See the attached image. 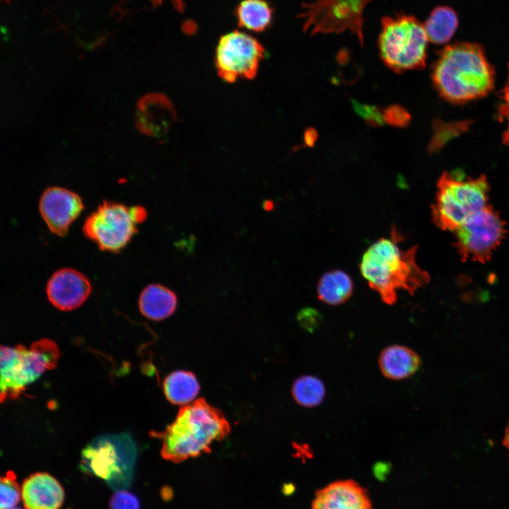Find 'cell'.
<instances>
[{
  "label": "cell",
  "mask_w": 509,
  "mask_h": 509,
  "mask_svg": "<svg viewBox=\"0 0 509 509\" xmlns=\"http://www.w3.org/2000/svg\"><path fill=\"white\" fill-rule=\"evenodd\" d=\"M424 27L429 41L444 44L452 38L457 29V16L448 6H438L430 13Z\"/></svg>",
  "instance_id": "21"
},
{
  "label": "cell",
  "mask_w": 509,
  "mask_h": 509,
  "mask_svg": "<svg viewBox=\"0 0 509 509\" xmlns=\"http://www.w3.org/2000/svg\"><path fill=\"white\" fill-rule=\"evenodd\" d=\"M21 496L26 509H59L64 492L59 481L47 473H35L23 483Z\"/></svg>",
  "instance_id": "16"
},
{
  "label": "cell",
  "mask_w": 509,
  "mask_h": 509,
  "mask_svg": "<svg viewBox=\"0 0 509 509\" xmlns=\"http://www.w3.org/2000/svg\"><path fill=\"white\" fill-rule=\"evenodd\" d=\"M295 401L305 407L319 405L325 396L322 381L313 375H303L295 380L291 389Z\"/></svg>",
  "instance_id": "23"
},
{
  "label": "cell",
  "mask_w": 509,
  "mask_h": 509,
  "mask_svg": "<svg viewBox=\"0 0 509 509\" xmlns=\"http://www.w3.org/2000/svg\"><path fill=\"white\" fill-rule=\"evenodd\" d=\"M84 206L75 192L59 187H49L42 193L39 203L40 214L49 230L64 236L70 225L81 213Z\"/></svg>",
  "instance_id": "12"
},
{
  "label": "cell",
  "mask_w": 509,
  "mask_h": 509,
  "mask_svg": "<svg viewBox=\"0 0 509 509\" xmlns=\"http://www.w3.org/2000/svg\"><path fill=\"white\" fill-rule=\"evenodd\" d=\"M311 509H373L367 491L351 479L334 481L318 490Z\"/></svg>",
  "instance_id": "15"
},
{
  "label": "cell",
  "mask_w": 509,
  "mask_h": 509,
  "mask_svg": "<svg viewBox=\"0 0 509 509\" xmlns=\"http://www.w3.org/2000/svg\"><path fill=\"white\" fill-rule=\"evenodd\" d=\"M378 38L380 55L397 72L425 65L428 40L424 25L413 16H385Z\"/></svg>",
  "instance_id": "6"
},
{
  "label": "cell",
  "mask_w": 509,
  "mask_h": 509,
  "mask_svg": "<svg viewBox=\"0 0 509 509\" xmlns=\"http://www.w3.org/2000/svg\"><path fill=\"white\" fill-rule=\"evenodd\" d=\"M15 474L10 471L1 478L0 508H13L20 501L21 490Z\"/></svg>",
  "instance_id": "24"
},
{
  "label": "cell",
  "mask_w": 509,
  "mask_h": 509,
  "mask_svg": "<svg viewBox=\"0 0 509 509\" xmlns=\"http://www.w3.org/2000/svg\"><path fill=\"white\" fill-rule=\"evenodd\" d=\"M230 429L224 414L199 399L181 408L164 431L151 435L162 440V457L177 463L209 452L212 443L225 438Z\"/></svg>",
  "instance_id": "2"
},
{
  "label": "cell",
  "mask_w": 509,
  "mask_h": 509,
  "mask_svg": "<svg viewBox=\"0 0 509 509\" xmlns=\"http://www.w3.org/2000/svg\"><path fill=\"white\" fill-rule=\"evenodd\" d=\"M8 509H21V508H14V507H13V508H8Z\"/></svg>",
  "instance_id": "32"
},
{
  "label": "cell",
  "mask_w": 509,
  "mask_h": 509,
  "mask_svg": "<svg viewBox=\"0 0 509 509\" xmlns=\"http://www.w3.org/2000/svg\"><path fill=\"white\" fill-rule=\"evenodd\" d=\"M379 366L382 375L391 380H403L412 375L419 368V356L411 349L401 345L385 348L379 356Z\"/></svg>",
  "instance_id": "17"
},
{
  "label": "cell",
  "mask_w": 509,
  "mask_h": 509,
  "mask_svg": "<svg viewBox=\"0 0 509 509\" xmlns=\"http://www.w3.org/2000/svg\"><path fill=\"white\" fill-rule=\"evenodd\" d=\"M199 382L194 373L176 370L170 373L163 381V392L169 402L174 404L191 402L199 392Z\"/></svg>",
  "instance_id": "20"
},
{
  "label": "cell",
  "mask_w": 509,
  "mask_h": 509,
  "mask_svg": "<svg viewBox=\"0 0 509 509\" xmlns=\"http://www.w3.org/2000/svg\"><path fill=\"white\" fill-rule=\"evenodd\" d=\"M501 110V114L508 121V127L504 133L503 141L505 143L509 144V74L507 85L503 90V104Z\"/></svg>",
  "instance_id": "29"
},
{
  "label": "cell",
  "mask_w": 509,
  "mask_h": 509,
  "mask_svg": "<svg viewBox=\"0 0 509 509\" xmlns=\"http://www.w3.org/2000/svg\"><path fill=\"white\" fill-rule=\"evenodd\" d=\"M136 449L131 437L126 433L103 435L95 438L84 448V464L96 475L109 479L113 474L131 471Z\"/></svg>",
  "instance_id": "11"
},
{
  "label": "cell",
  "mask_w": 509,
  "mask_h": 509,
  "mask_svg": "<svg viewBox=\"0 0 509 509\" xmlns=\"http://www.w3.org/2000/svg\"><path fill=\"white\" fill-rule=\"evenodd\" d=\"M431 213L436 226L456 230L469 218L488 206L489 185L485 176L464 179L443 173L437 183Z\"/></svg>",
  "instance_id": "4"
},
{
  "label": "cell",
  "mask_w": 509,
  "mask_h": 509,
  "mask_svg": "<svg viewBox=\"0 0 509 509\" xmlns=\"http://www.w3.org/2000/svg\"><path fill=\"white\" fill-rule=\"evenodd\" d=\"M317 137V131L314 129L310 128L305 131L304 141L307 146H312L315 143Z\"/></svg>",
  "instance_id": "30"
},
{
  "label": "cell",
  "mask_w": 509,
  "mask_h": 509,
  "mask_svg": "<svg viewBox=\"0 0 509 509\" xmlns=\"http://www.w3.org/2000/svg\"><path fill=\"white\" fill-rule=\"evenodd\" d=\"M297 320L301 327L312 332L320 324L322 317L317 310L308 308L298 312Z\"/></svg>",
  "instance_id": "28"
},
{
  "label": "cell",
  "mask_w": 509,
  "mask_h": 509,
  "mask_svg": "<svg viewBox=\"0 0 509 509\" xmlns=\"http://www.w3.org/2000/svg\"><path fill=\"white\" fill-rule=\"evenodd\" d=\"M432 78L443 98L452 103H464L490 92L494 72L481 45L456 42L441 50Z\"/></svg>",
  "instance_id": "3"
},
{
  "label": "cell",
  "mask_w": 509,
  "mask_h": 509,
  "mask_svg": "<svg viewBox=\"0 0 509 509\" xmlns=\"http://www.w3.org/2000/svg\"><path fill=\"white\" fill-rule=\"evenodd\" d=\"M177 305L176 294L160 284H150L141 292L139 307L141 314L151 320H163L175 311Z\"/></svg>",
  "instance_id": "18"
},
{
  "label": "cell",
  "mask_w": 509,
  "mask_h": 509,
  "mask_svg": "<svg viewBox=\"0 0 509 509\" xmlns=\"http://www.w3.org/2000/svg\"><path fill=\"white\" fill-rule=\"evenodd\" d=\"M264 49L252 36L234 30L221 37L216 49V67L221 79L234 83L253 79L264 58Z\"/></svg>",
  "instance_id": "10"
},
{
  "label": "cell",
  "mask_w": 509,
  "mask_h": 509,
  "mask_svg": "<svg viewBox=\"0 0 509 509\" xmlns=\"http://www.w3.org/2000/svg\"><path fill=\"white\" fill-rule=\"evenodd\" d=\"M385 123L396 127H404L411 120V116L406 109L399 105H392L383 111Z\"/></svg>",
  "instance_id": "26"
},
{
  "label": "cell",
  "mask_w": 509,
  "mask_h": 509,
  "mask_svg": "<svg viewBox=\"0 0 509 509\" xmlns=\"http://www.w3.org/2000/svg\"><path fill=\"white\" fill-rule=\"evenodd\" d=\"M455 245L462 260L485 263L501 244L505 223L490 205L469 218L456 230Z\"/></svg>",
  "instance_id": "9"
},
{
  "label": "cell",
  "mask_w": 509,
  "mask_h": 509,
  "mask_svg": "<svg viewBox=\"0 0 509 509\" xmlns=\"http://www.w3.org/2000/svg\"><path fill=\"white\" fill-rule=\"evenodd\" d=\"M503 443H504V445H505V446L508 448V450H509V424H508V428H507V429H506V431H505V438H504V440H503Z\"/></svg>",
  "instance_id": "31"
},
{
  "label": "cell",
  "mask_w": 509,
  "mask_h": 509,
  "mask_svg": "<svg viewBox=\"0 0 509 509\" xmlns=\"http://www.w3.org/2000/svg\"><path fill=\"white\" fill-rule=\"evenodd\" d=\"M403 236L392 226L390 237L381 238L371 244L363 253L360 272L369 287L385 304L394 305L398 291L414 295L430 281L427 271L416 263L417 245L406 250L399 244Z\"/></svg>",
  "instance_id": "1"
},
{
  "label": "cell",
  "mask_w": 509,
  "mask_h": 509,
  "mask_svg": "<svg viewBox=\"0 0 509 509\" xmlns=\"http://www.w3.org/2000/svg\"><path fill=\"white\" fill-rule=\"evenodd\" d=\"M110 509H140L139 502L133 494L119 491L115 493L110 501Z\"/></svg>",
  "instance_id": "27"
},
{
  "label": "cell",
  "mask_w": 509,
  "mask_h": 509,
  "mask_svg": "<svg viewBox=\"0 0 509 509\" xmlns=\"http://www.w3.org/2000/svg\"><path fill=\"white\" fill-rule=\"evenodd\" d=\"M46 292L49 302L60 310L80 307L91 292V284L80 271L71 268L56 271L49 278Z\"/></svg>",
  "instance_id": "13"
},
{
  "label": "cell",
  "mask_w": 509,
  "mask_h": 509,
  "mask_svg": "<svg viewBox=\"0 0 509 509\" xmlns=\"http://www.w3.org/2000/svg\"><path fill=\"white\" fill-rule=\"evenodd\" d=\"M352 103L356 112L368 124L373 127H379L385 123L383 112H382L379 107L374 105L361 104L354 100H353Z\"/></svg>",
  "instance_id": "25"
},
{
  "label": "cell",
  "mask_w": 509,
  "mask_h": 509,
  "mask_svg": "<svg viewBox=\"0 0 509 509\" xmlns=\"http://www.w3.org/2000/svg\"><path fill=\"white\" fill-rule=\"evenodd\" d=\"M60 356L57 344L48 339L33 342L29 349L1 346V402L16 399L25 387L47 370L54 368Z\"/></svg>",
  "instance_id": "5"
},
{
  "label": "cell",
  "mask_w": 509,
  "mask_h": 509,
  "mask_svg": "<svg viewBox=\"0 0 509 509\" xmlns=\"http://www.w3.org/2000/svg\"><path fill=\"white\" fill-rule=\"evenodd\" d=\"M353 283L351 276L341 269L325 272L317 284V298L329 305H339L346 302L351 296Z\"/></svg>",
  "instance_id": "19"
},
{
  "label": "cell",
  "mask_w": 509,
  "mask_h": 509,
  "mask_svg": "<svg viewBox=\"0 0 509 509\" xmlns=\"http://www.w3.org/2000/svg\"><path fill=\"white\" fill-rule=\"evenodd\" d=\"M175 119V107L163 94L150 93L138 102L136 125L144 134L156 138L163 136L170 129Z\"/></svg>",
  "instance_id": "14"
},
{
  "label": "cell",
  "mask_w": 509,
  "mask_h": 509,
  "mask_svg": "<svg viewBox=\"0 0 509 509\" xmlns=\"http://www.w3.org/2000/svg\"><path fill=\"white\" fill-rule=\"evenodd\" d=\"M371 0H307L300 18L311 35L340 33L349 30L363 44V13Z\"/></svg>",
  "instance_id": "8"
},
{
  "label": "cell",
  "mask_w": 509,
  "mask_h": 509,
  "mask_svg": "<svg viewBox=\"0 0 509 509\" xmlns=\"http://www.w3.org/2000/svg\"><path fill=\"white\" fill-rule=\"evenodd\" d=\"M240 26L260 32L271 23L272 10L264 0H243L237 8Z\"/></svg>",
  "instance_id": "22"
},
{
  "label": "cell",
  "mask_w": 509,
  "mask_h": 509,
  "mask_svg": "<svg viewBox=\"0 0 509 509\" xmlns=\"http://www.w3.org/2000/svg\"><path fill=\"white\" fill-rule=\"evenodd\" d=\"M146 210L141 206L104 201L86 219L85 236L102 250L118 252L138 232L137 225L146 220Z\"/></svg>",
  "instance_id": "7"
}]
</instances>
